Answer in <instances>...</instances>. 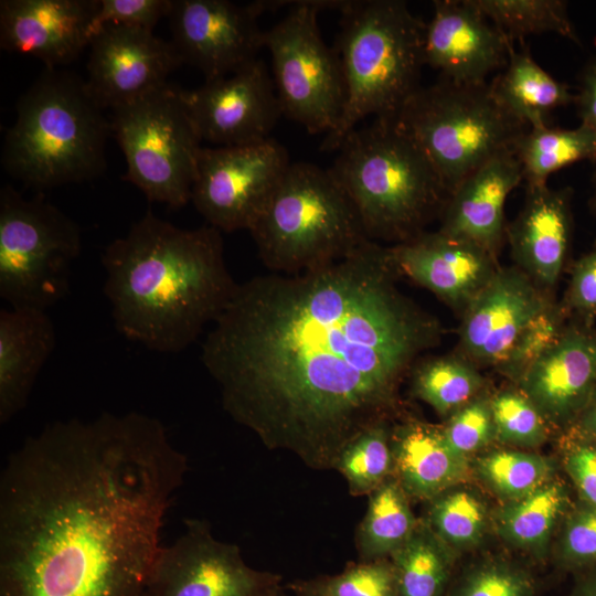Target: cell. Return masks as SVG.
<instances>
[{
  "label": "cell",
  "mask_w": 596,
  "mask_h": 596,
  "mask_svg": "<svg viewBox=\"0 0 596 596\" xmlns=\"http://www.w3.org/2000/svg\"><path fill=\"white\" fill-rule=\"evenodd\" d=\"M337 151L328 169L352 201L369 240L397 245L440 217L449 193L395 119L355 127Z\"/></svg>",
  "instance_id": "4"
},
{
  "label": "cell",
  "mask_w": 596,
  "mask_h": 596,
  "mask_svg": "<svg viewBox=\"0 0 596 596\" xmlns=\"http://www.w3.org/2000/svg\"><path fill=\"white\" fill-rule=\"evenodd\" d=\"M400 278L390 246L368 241L316 270L237 284L201 354L224 411L268 449L334 469L352 439L389 423L404 377L441 341Z\"/></svg>",
  "instance_id": "1"
},
{
  "label": "cell",
  "mask_w": 596,
  "mask_h": 596,
  "mask_svg": "<svg viewBox=\"0 0 596 596\" xmlns=\"http://www.w3.org/2000/svg\"><path fill=\"white\" fill-rule=\"evenodd\" d=\"M562 306L576 321L593 324L596 317V246L574 264Z\"/></svg>",
  "instance_id": "43"
},
{
  "label": "cell",
  "mask_w": 596,
  "mask_h": 596,
  "mask_svg": "<svg viewBox=\"0 0 596 596\" xmlns=\"http://www.w3.org/2000/svg\"><path fill=\"white\" fill-rule=\"evenodd\" d=\"M285 587L294 596H397L390 558L358 561L338 574L294 579Z\"/></svg>",
  "instance_id": "35"
},
{
  "label": "cell",
  "mask_w": 596,
  "mask_h": 596,
  "mask_svg": "<svg viewBox=\"0 0 596 596\" xmlns=\"http://www.w3.org/2000/svg\"><path fill=\"white\" fill-rule=\"evenodd\" d=\"M290 163L286 148L273 138L202 148L191 201L220 232L248 231Z\"/></svg>",
  "instance_id": "12"
},
{
  "label": "cell",
  "mask_w": 596,
  "mask_h": 596,
  "mask_svg": "<svg viewBox=\"0 0 596 596\" xmlns=\"http://www.w3.org/2000/svg\"><path fill=\"white\" fill-rule=\"evenodd\" d=\"M183 97L201 140L217 147L266 140L283 115L274 81L259 58L196 89H183Z\"/></svg>",
  "instance_id": "15"
},
{
  "label": "cell",
  "mask_w": 596,
  "mask_h": 596,
  "mask_svg": "<svg viewBox=\"0 0 596 596\" xmlns=\"http://www.w3.org/2000/svg\"><path fill=\"white\" fill-rule=\"evenodd\" d=\"M536 581L529 568L504 558L475 563L451 578L447 596H534Z\"/></svg>",
  "instance_id": "37"
},
{
  "label": "cell",
  "mask_w": 596,
  "mask_h": 596,
  "mask_svg": "<svg viewBox=\"0 0 596 596\" xmlns=\"http://www.w3.org/2000/svg\"><path fill=\"white\" fill-rule=\"evenodd\" d=\"M518 385L547 423L563 426L578 419L596 391V332L592 326L567 323Z\"/></svg>",
  "instance_id": "21"
},
{
  "label": "cell",
  "mask_w": 596,
  "mask_h": 596,
  "mask_svg": "<svg viewBox=\"0 0 596 596\" xmlns=\"http://www.w3.org/2000/svg\"><path fill=\"white\" fill-rule=\"evenodd\" d=\"M288 13L265 31L273 81L283 115L310 134H329L345 99L339 56L322 39L318 15L340 11L345 0L287 1Z\"/></svg>",
  "instance_id": "11"
},
{
  "label": "cell",
  "mask_w": 596,
  "mask_h": 596,
  "mask_svg": "<svg viewBox=\"0 0 596 596\" xmlns=\"http://www.w3.org/2000/svg\"><path fill=\"white\" fill-rule=\"evenodd\" d=\"M574 105L579 125L596 130V53L589 56L577 75Z\"/></svg>",
  "instance_id": "45"
},
{
  "label": "cell",
  "mask_w": 596,
  "mask_h": 596,
  "mask_svg": "<svg viewBox=\"0 0 596 596\" xmlns=\"http://www.w3.org/2000/svg\"><path fill=\"white\" fill-rule=\"evenodd\" d=\"M102 264L118 332L162 353L192 344L237 286L219 230L181 228L150 210L106 246Z\"/></svg>",
  "instance_id": "3"
},
{
  "label": "cell",
  "mask_w": 596,
  "mask_h": 596,
  "mask_svg": "<svg viewBox=\"0 0 596 596\" xmlns=\"http://www.w3.org/2000/svg\"><path fill=\"white\" fill-rule=\"evenodd\" d=\"M187 456L152 416L47 424L0 475V596H145Z\"/></svg>",
  "instance_id": "2"
},
{
  "label": "cell",
  "mask_w": 596,
  "mask_h": 596,
  "mask_svg": "<svg viewBox=\"0 0 596 596\" xmlns=\"http://www.w3.org/2000/svg\"><path fill=\"white\" fill-rule=\"evenodd\" d=\"M566 504L563 486L549 480L528 496L509 501L497 515L502 540L517 549L543 555Z\"/></svg>",
  "instance_id": "30"
},
{
  "label": "cell",
  "mask_w": 596,
  "mask_h": 596,
  "mask_svg": "<svg viewBox=\"0 0 596 596\" xmlns=\"http://www.w3.org/2000/svg\"><path fill=\"white\" fill-rule=\"evenodd\" d=\"M489 85L498 104L528 128L549 126L552 111L575 100L571 87L543 70L528 49L512 46L505 67Z\"/></svg>",
  "instance_id": "26"
},
{
  "label": "cell",
  "mask_w": 596,
  "mask_h": 596,
  "mask_svg": "<svg viewBox=\"0 0 596 596\" xmlns=\"http://www.w3.org/2000/svg\"><path fill=\"white\" fill-rule=\"evenodd\" d=\"M86 85L104 108L129 104L167 84L183 62L153 31L105 24L89 43Z\"/></svg>",
  "instance_id": "16"
},
{
  "label": "cell",
  "mask_w": 596,
  "mask_h": 596,
  "mask_svg": "<svg viewBox=\"0 0 596 596\" xmlns=\"http://www.w3.org/2000/svg\"><path fill=\"white\" fill-rule=\"evenodd\" d=\"M392 426L376 424L352 439L339 455L334 470L345 479L351 496L370 494L394 475Z\"/></svg>",
  "instance_id": "33"
},
{
  "label": "cell",
  "mask_w": 596,
  "mask_h": 596,
  "mask_svg": "<svg viewBox=\"0 0 596 596\" xmlns=\"http://www.w3.org/2000/svg\"><path fill=\"white\" fill-rule=\"evenodd\" d=\"M558 558L563 566L583 568L596 563V507L585 503L567 519Z\"/></svg>",
  "instance_id": "42"
},
{
  "label": "cell",
  "mask_w": 596,
  "mask_h": 596,
  "mask_svg": "<svg viewBox=\"0 0 596 596\" xmlns=\"http://www.w3.org/2000/svg\"><path fill=\"white\" fill-rule=\"evenodd\" d=\"M394 475L409 499L432 501L468 472L467 457L446 441L441 426L407 418L392 426Z\"/></svg>",
  "instance_id": "25"
},
{
  "label": "cell",
  "mask_w": 596,
  "mask_h": 596,
  "mask_svg": "<svg viewBox=\"0 0 596 596\" xmlns=\"http://www.w3.org/2000/svg\"><path fill=\"white\" fill-rule=\"evenodd\" d=\"M333 46L345 99L337 126L321 150L337 151L365 117L396 119L421 87L426 22L403 0H345Z\"/></svg>",
  "instance_id": "6"
},
{
  "label": "cell",
  "mask_w": 596,
  "mask_h": 596,
  "mask_svg": "<svg viewBox=\"0 0 596 596\" xmlns=\"http://www.w3.org/2000/svg\"><path fill=\"white\" fill-rule=\"evenodd\" d=\"M494 438L518 447H536L547 437L546 421L521 392L507 390L490 397Z\"/></svg>",
  "instance_id": "38"
},
{
  "label": "cell",
  "mask_w": 596,
  "mask_h": 596,
  "mask_svg": "<svg viewBox=\"0 0 596 596\" xmlns=\"http://www.w3.org/2000/svg\"><path fill=\"white\" fill-rule=\"evenodd\" d=\"M248 232L262 263L288 275L331 265L371 241L330 170L310 162L290 163Z\"/></svg>",
  "instance_id": "7"
},
{
  "label": "cell",
  "mask_w": 596,
  "mask_h": 596,
  "mask_svg": "<svg viewBox=\"0 0 596 596\" xmlns=\"http://www.w3.org/2000/svg\"><path fill=\"white\" fill-rule=\"evenodd\" d=\"M172 0H98L92 23V38L105 24H119L152 31L168 17Z\"/></svg>",
  "instance_id": "41"
},
{
  "label": "cell",
  "mask_w": 596,
  "mask_h": 596,
  "mask_svg": "<svg viewBox=\"0 0 596 596\" xmlns=\"http://www.w3.org/2000/svg\"><path fill=\"white\" fill-rule=\"evenodd\" d=\"M395 121L427 156L449 195L492 157L513 149L528 129L498 104L488 83L443 78L421 86Z\"/></svg>",
  "instance_id": "8"
},
{
  "label": "cell",
  "mask_w": 596,
  "mask_h": 596,
  "mask_svg": "<svg viewBox=\"0 0 596 596\" xmlns=\"http://www.w3.org/2000/svg\"><path fill=\"white\" fill-rule=\"evenodd\" d=\"M522 181L513 149L496 155L449 195L438 231L470 241L498 258L507 241L504 205Z\"/></svg>",
  "instance_id": "23"
},
{
  "label": "cell",
  "mask_w": 596,
  "mask_h": 596,
  "mask_svg": "<svg viewBox=\"0 0 596 596\" xmlns=\"http://www.w3.org/2000/svg\"><path fill=\"white\" fill-rule=\"evenodd\" d=\"M482 14L508 39L553 32L582 45L563 0H473Z\"/></svg>",
  "instance_id": "32"
},
{
  "label": "cell",
  "mask_w": 596,
  "mask_h": 596,
  "mask_svg": "<svg viewBox=\"0 0 596 596\" xmlns=\"http://www.w3.org/2000/svg\"><path fill=\"white\" fill-rule=\"evenodd\" d=\"M593 194L589 199V209L596 211V171L593 177Z\"/></svg>",
  "instance_id": "48"
},
{
  "label": "cell",
  "mask_w": 596,
  "mask_h": 596,
  "mask_svg": "<svg viewBox=\"0 0 596 596\" xmlns=\"http://www.w3.org/2000/svg\"><path fill=\"white\" fill-rule=\"evenodd\" d=\"M573 193L571 187H526L522 210L507 225L514 266L550 294L560 279L572 242Z\"/></svg>",
  "instance_id": "22"
},
{
  "label": "cell",
  "mask_w": 596,
  "mask_h": 596,
  "mask_svg": "<svg viewBox=\"0 0 596 596\" xmlns=\"http://www.w3.org/2000/svg\"><path fill=\"white\" fill-rule=\"evenodd\" d=\"M279 574L251 567L236 544L217 540L206 520L185 519L184 530L161 545L145 596H270Z\"/></svg>",
  "instance_id": "13"
},
{
  "label": "cell",
  "mask_w": 596,
  "mask_h": 596,
  "mask_svg": "<svg viewBox=\"0 0 596 596\" xmlns=\"http://www.w3.org/2000/svg\"><path fill=\"white\" fill-rule=\"evenodd\" d=\"M390 248L401 277L426 288L459 315L500 267L481 246L438 230Z\"/></svg>",
  "instance_id": "19"
},
{
  "label": "cell",
  "mask_w": 596,
  "mask_h": 596,
  "mask_svg": "<svg viewBox=\"0 0 596 596\" xmlns=\"http://www.w3.org/2000/svg\"><path fill=\"white\" fill-rule=\"evenodd\" d=\"M409 500L395 477L369 494L366 512L355 534L359 561L390 558L411 538L418 521Z\"/></svg>",
  "instance_id": "28"
},
{
  "label": "cell",
  "mask_w": 596,
  "mask_h": 596,
  "mask_svg": "<svg viewBox=\"0 0 596 596\" xmlns=\"http://www.w3.org/2000/svg\"><path fill=\"white\" fill-rule=\"evenodd\" d=\"M441 430L448 445L465 457L487 446L494 438L490 397H475L451 414Z\"/></svg>",
  "instance_id": "40"
},
{
  "label": "cell",
  "mask_w": 596,
  "mask_h": 596,
  "mask_svg": "<svg viewBox=\"0 0 596 596\" xmlns=\"http://www.w3.org/2000/svg\"><path fill=\"white\" fill-rule=\"evenodd\" d=\"M98 0H1L0 45L57 68L89 46Z\"/></svg>",
  "instance_id": "20"
},
{
  "label": "cell",
  "mask_w": 596,
  "mask_h": 596,
  "mask_svg": "<svg viewBox=\"0 0 596 596\" xmlns=\"http://www.w3.org/2000/svg\"><path fill=\"white\" fill-rule=\"evenodd\" d=\"M82 249L78 225L42 193L0 190V297L12 308L46 310L70 288Z\"/></svg>",
  "instance_id": "9"
},
{
  "label": "cell",
  "mask_w": 596,
  "mask_h": 596,
  "mask_svg": "<svg viewBox=\"0 0 596 596\" xmlns=\"http://www.w3.org/2000/svg\"><path fill=\"white\" fill-rule=\"evenodd\" d=\"M104 110L85 81L45 67L17 103L2 147L4 170L39 192L100 175L111 132Z\"/></svg>",
  "instance_id": "5"
},
{
  "label": "cell",
  "mask_w": 596,
  "mask_h": 596,
  "mask_svg": "<svg viewBox=\"0 0 596 596\" xmlns=\"http://www.w3.org/2000/svg\"><path fill=\"white\" fill-rule=\"evenodd\" d=\"M577 423L583 435L596 439V391L578 417Z\"/></svg>",
  "instance_id": "46"
},
{
  "label": "cell",
  "mask_w": 596,
  "mask_h": 596,
  "mask_svg": "<svg viewBox=\"0 0 596 596\" xmlns=\"http://www.w3.org/2000/svg\"><path fill=\"white\" fill-rule=\"evenodd\" d=\"M111 111V132L126 159V179L149 201L184 206L203 147L183 89L167 83Z\"/></svg>",
  "instance_id": "10"
},
{
  "label": "cell",
  "mask_w": 596,
  "mask_h": 596,
  "mask_svg": "<svg viewBox=\"0 0 596 596\" xmlns=\"http://www.w3.org/2000/svg\"><path fill=\"white\" fill-rule=\"evenodd\" d=\"M554 302L517 266H500L461 315L455 353L478 369H496L530 322Z\"/></svg>",
  "instance_id": "17"
},
{
  "label": "cell",
  "mask_w": 596,
  "mask_h": 596,
  "mask_svg": "<svg viewBox=\"0 0 596 596\" xmlns=\"http://www.w3.org/2000/svg\"><path fill=\"white\" fill-rule=\"evenodd\" d=\"M270 596H294V595L290 592H288L284 585L279 590H277Z\"/></svg>",
  "instance_id": "49"
},
{
  "label": "cell",
  "mask_w": 596,
  "mask_h": 596,
  "mask_svg": "<svg viewBox=\"0 0 596 596\" xmlns=\"http://www.w3.org/2000/svg\"><path fill=\"white\" fill-rule=\"evenodd\" d=\"M512 42L475 4L473 0H434L424 34L425 65L440 78L480 85L503 70Z\"/></svg>",
  "instance_id": "18"
},
{
  "label": "cell",
  "mask_w": 596,
  "mask_h": 596,
  "mask_svg": "<svg viewBox=\"0 0 596 596\" xmlns=\"http://www.w3.org/2000/svg\"><path fill=\"white\" fill-rule=\"evenodd\" d=\"M565 468L585 503L596 507V439L573 445L566 454Z\"/></svg>",
  "instance_id": "44"
},
{
  "label": "cell",
  "mask_w": 596,
  "mask_h": 596,
  "mask_svg": "<svg viewBox=\"0 0 596 596\" xmlns=\"http://www.w3.org/2000/svg\"><path fill=\"white\" fill-rule=\"evenodd\" d=\"M56 343L46 310L0 311V423L7 424L28 404L35 380Z\"/></svg>",
  "instance_id": "24"
},
{
  "label": "cell",
  "mask_w": 596,
  "mask_h": 596,
  "mask_svg": "<svg viewBox=\"0 0 596 596\" xmlns=\"http://www.w3.org/2000/svg\"><path fill=\"white\" fill-rule=\"evenodd\" d=\"M397 596H447L454 575L453 551L426 522L390 557Z\"/></svg>",
  "instance_id": "29"
},
{
  "label": "cell",
  "mask_w": 596,
  "mask_h": 596,
  "mask_svg": "<svg viewBox=\"0 0 596 596\" xmlns=\"http://www.w3.org/2000/svg\"><path fill=\"white\" fill-rule=\"evenodd\" d=\"M264 12L265 0H172V44L205 81L228 75L258 58L265 35L258 19Z\"/></svg>",
  "instance_id": "14"
},
{
  "label": "cell",
  "mask_w": 596,
  "mask_h": 596,
  "mask_svg": "<svg viewBox=\"0 0 596 596\" xmlns=\"http://www.w3.org/2000/svg\"><path fill=\"white\" fill-rule=\"evenodd\" d=\"M422 359L409 373L412 391L437 414L450 416L480 395L485 379L468 360L457 353Z\"/></svg>",
  "instance_id": "31"
},
{
  "label": "cell",
  "mask_w": 596,
  "mask_h": 596,
  "mask_svg": "<svg viewBox=\"0 0 596 596\" xmlns=\"http://www.w3.org/2000/svg\"><path fill=\"white\" fill-rule=\"evenodd\" d=\"M479 478L499 497L513 501L528 496L550 480L551 462L536 454L497 450L477 462Z\"/></svg>",
  "instance_id": "36"
},
{
  "label": "cell",
  "mask_w": 596,
  "mask_h": 596,
  "mask_svg": "<svg viewBox=\"0 0 596 596\" xmlns=\"http://www.w3.org/2000/svg\"><path fill=\"white\" fill-rule=\"evenodd\" d=\"M526 187L546 185L551 174L579 161L596 162V130L543 126L528 128L513 145Z\"/></svg>",
  "instance_id": "27"
},
{
  "label": "cell",
  "mask_w": 596,
  "mask_h": 596,
  "mask_svg": "<svg viewBox=\"0 0 596 596\" xmlns=\"http://www.w3.org/2000/svg\"><path fill=\"white\" fill-rule=\"evenodd\" d=\"M573 596H596V567L578 579Z\"/></svg>",
  "instance_id": "47"
},
{
  "label": "cell",
  "mask_w": 596,
  "mask_h": 596,
  "mask_svg": "<svg viewBox=\"0 0 596 596\" xmlns=\"http://www.w3.org/2000/svg\"><path fill=\"white\" fill-rule=\"evenodd\" d=\"M429 502L425 522L451 551L468 550L482 539L487 509L475 492L454 487Z\"/></svg>",
  "instance_id": "34"
},
{
  "label": "cell",
  "mask_w": 596,
  "mask_h": 596,
  "mask_svg": "<svg viewBox=\"0 0 596 596\" xmlns=\"http://www.w3.org/2000/svg\"><path fill=\"white\" fill-rule=\"evenodd\" d=\"M567 316L562 304L550 306L523 330L496 370L518 383L561 336L567 324Z\"/></svg>",
  "instance_id": "39"
}]
</instances>
